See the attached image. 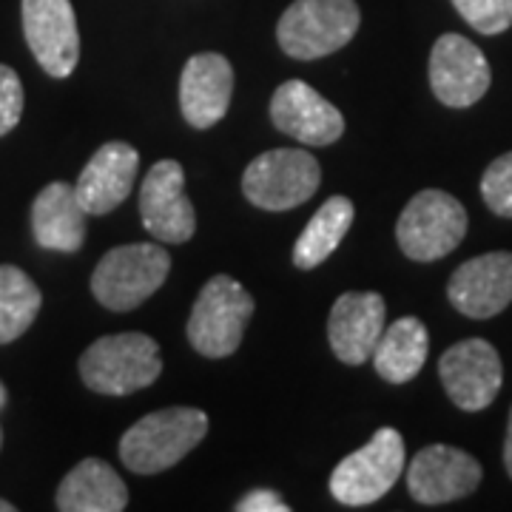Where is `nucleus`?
Listing matches in <instances>:
<instances>
[{"mask_svg": "<svg viewBox=\"0 0 512 512\" xmlns=\"http://www.w3.org/2000/svg\"><path fill=\"white\" fill-rule=\"evenodd\" d=\"M504 464H507V473L512 478V410H510V424H507V439H504Z\"/></svg>", "mask_w": 512, "mask_h": 512, "instance_id": "28", "label": "nucleus"}, {"mask_svg": "<svg viewBox=\"0 0 512 512\" xmlns=\"http://www.w3.org/2000/svg\"><path fill=\"white\" fill-rule=\"evenodd\" d=\"M137 171H140V154L134 146H128L123 140H111L97 148L74 185L83 211L92 217L111 214L131 194Z\"/></svg>", "mask_w": 512, "mask_h": 512, "instance_id": "17", "label": "nucleus"}, {"mask_svg": "<svg viewBox=\"0 0 512 512\" xmlns=\"http://www.w3.org/2000/svg\"><path fill=\"white\" fill-rule=\"evenodd\" d=\"M163 373L160 345L146 333H114L92 342L80 356V379L103 396H128Z\"/></svg>", "mask_w": 512, "mask_h": 512, "instance_id": "2", "label": "nucleus"}, {"mask_svg": "<svg viewBox=\"0 0 512 512\" xmlns=\"http://www.w3.org/2000/svg\"><path fill=\"white\" fill-rule=\"evenodd\" d=\"M86 211L69 183H49L32 205V234L46 251L74 254L86 242Z\"/></svg>", "mask_w": 512, "mask_h": 512, "instance_id": "19", "label": "nucleus"}, {"mask_svg": "<svg viewBox=\"0 0 512 512\" xmlns=\"http://www.w3.org/2000/svg\"><path fill=\"white\" fill-rule=\"evenodd\" d=\"M23 35L40 63L52 77H69L80 60V32L72 0H23Z\"/></svg>", "mask_w": 512, "mask_h": 512, "instance_id": "11", "label": "nucleus"}, {"mask_svg": "<svg viewBox=\"0 0 512 512\" xmlns=\"http://www.w3.org/2000/svg\"><path fill=\"white\" fill-rule=\"evenodd\" d=\"M450 305L467 319H493L512 302V254L493 251L458 265L447 285Z\"/></svg>", "mask_w": 512, "mask_h": 512, "instance_id": "15", "label": "nucleus"}, {"mask_svg": "<svg viewBox=\"0 0 512 512\" xmlns=\"http://www.w3.org/2000/svg\"><path fill=\"white\" fill-rule=\"evenodd\" d=\"M234 97V69L228 57L217 52H202L185 63L180 77V109L188 126H217L228 114Z\"/></svg>", "mask_w": 512, "mask_h": 512, "instance_id": "18", "label": "nucleus"}, {"mask_svg": "<svg viewBox=\"0 0 512 512\" xmlns=\"http://www.w3.org/2000/svg\"><path fill=\"white\" fill-rule=\"evenodd\" d=\"M493 72L484 52L461 35H441L430 52V86L444 106L470 109L487 94Z\"/></svg>", "mask_w": 512, "mask_h": 512, "instance_id": "12", "label": "nucleus"}, {"mask_svg": "<svg viewBox=\"0 0 512 512\" xmlns=\"http://www.w3.org/2000/svg\"><path fill=\"white\" fill-rule=\"evenodd\" d=\"M439 376L450 402L458 410L478 413L490 407L504 382V367L498 350L484 339H464L444 350L439 362Z\"/></svg>", "mask_w": 512, "mask_h": 512, "instance_id": "10", "label": "nucleus"}, {"mask_svg": "<svg viewBox=\"0 0 512 512\" xmlns=\"http://www.w3.org/2000/svg\"><path fill=\"white\" fill-rule=\"evenodd\" d=\"M55 504L63 512H123L128 507V487L111 464L83 458L60 481Z\"/></svg>", "mask_w": 512, "mask_h": 512, "instance_id": "20", "label": "nucleus"}, {"mask_svg": "<svg viewBox=\"0 0 512 512\" xmlns=\"http://www.w3.org/2000/svg\"><path fill=\"white\" fill-rule=\"evenodd\" d=\"M40 305L43 296L32 276L15 265H0V345L15 342L32 328Z\"/></svg>", "mask_w": 512, "mask_h": 512, "instance_id": "23", "label": "nucleus"}, {"mask_svg": "<svg viewBox=\"0 0 512 512\" xmlns=\"http://www.w3.org/2000/svg\"><path fill=\"white\" fill-rule=\"evenodd\" d=\"M322 168L302 148H274L254 157L242 174L245 200L262 211H291L319 191Z\"/></svg>", "mask_w": 512, "mask_h": 512, "instance_id": "6", "label": "nucleus"}, {"mask_svg": "<svg viewBox=\"0 0 512 512\" xmlns=\"http://www.w3.org/2000/svg\"><path fill=\"white\" fill-rule=\"evenodd\" d=\"M140 217L160 242L180 245L197 231V211L185 194V171L177 160H160L148 168L140 185Z\"/></svg>", "mask_w": 512, "mask_h": 512, "instance_id": "9", "label": "nucleus"}, {"mask_svg": "<svg viewBox=\"0 0 512 512\" xmlns=\"http://www.w3.org/2000/svg\"><path fill=\"white\" fill-rule=\"evenodd\" d=\"M291 507L274 490H254L237 501V512H288Z\"/></svg>", "mask_w": 512, "mask_h": 512, "instance_id": "27", "label": "nucleus"}, {"mask_svg": "<svg viewBox=\"0 0 512 512\" xmlns=\"http://www.w3.org/2000/svg\"><path fill=\"white\" fill-rule=\"evenodd\" d=\"M251 316L254 296L248 288L225 274L211 276L191 308L188 342L208 359H225L239 350Z\"/></svg>", "mask_w": 512, "mask_h": 512, "instance_id": "5", "label": "nucleus"}, {"mask_svg": "<svg viewBox=\"0 0 512 512\" xmlns=\"http://www.w3.org/2000/svg\"><path fill=\"white\" fill-rule=\"evenodd\" d=\"M0 447H3V427H0Z\"/></svg>", "mask_w": 512, "mask_h": 512, "instance_id": "31", "label": "nucleus"}, {"mask_svg": "<svg viewBox=\"0 0 512 512\" xmlns=\"http://www.w3.org/2000/svg\"><path fill=\"white\" fill-rule=\"evenodd\" d=\"M430 336L416 316H402L384 328L379 345L373 350V367L387 384H404L416 379L427 362Z\"/></svg>", "mask_w": 512, "mask_h": 512, "instance_id": "21", "label": "nucleus"}, {"mask_svg": "<svg viewBox=\"0 0 512 512\" xmlns=\"http://www.w3.org/2000/svg\"><path fill=\"white\" fill-rule=\"evenodd\" d=\"M481 197L498 217L512 220V151L490 163L481 177Z\"/></svg>", "mask_w": 512, "mask_h": 512, "instance_id": "25", "label": "nucleus"}, {"mask_svg": "<svg viewBox=\"0 0 512 512\" xmlns=\"http://www.w3.org/2000/svg\"><path fill=\"white\" fill-rule=\"evenodd\" d=\"M0 512H15V504H12V501H3V498H0Z\"/></svg>", "mask_w": 512, "mask_h": 512, "instance_id": "29", "label": "nucleus"}, {"mask_svg": "<svg viewBox=\"0 0 512 512\" xmlns=\"http://www.w3.org/2000/svg\"><path fill=\"white\" fill-rule=\"evenodd\" d=\"M359 23L356 0H293L276 23V40L293 60H319L348 46Z\"/></svg>", "mask_w": 512, "mask_h": 512, "instance_id": "4", "label": "nucleus"}, {"mask_svg": "<svg viewBox=\"0 0 512 512\" xmlns=\"http://www.w3.org/2000/svg\"><path fill=\"white\" fill-rule=\"evenodd\" d=\"M6 399H9V396H6V387H3V384H0V410H3V407H6Z\"/></svg>", "mask_w": 512, "mask_h": 512, "instance_id": "30", "label": "nucleus"}, {"mask_svg": "<svg viewBox=\"0 0 512 512\" xmlns=\"http://www.w3.org/2000/svg\"><path fill=\"white\" fill-rule=\"evenodd\" d=\"M274 126L305 146H330L345 134V117L305 80H285L271 97Z\"/></svg>", "mask_w": 512, "mask_h": 512, "instance_id": "14", "label": "nucleus"}, {"mask_svg": "<svg viewBox=\"0 0 512 512\" xmlns=\"http://www.w3.org/2000/svg\"><path fill=\"white\" fill-rule=\"evenodd\" d=\"M353 217H356V208H353V202L348 197H330L313 214L311 222L305 225V231L296 239V245H293V265L302 268V271L319 268L342 245V239L348 237Z\"/></svg>", "mask_w": 512, "mask_h": 512, "instance_id": "22", "label": "nucleus"}, {"mask_svg": "<svg viewBox=\"0 0 512 512\" xmlns=\"http://www.w3.org/2000/svg\"><path fill=\"white\" fill-rule=\"evenodd\" d=\"M404 473V439L399 430L382 427L362 450L339 461L330 476V493L345 507H367L379 501Z\"/></svg>", "mask_w": 512, "mask_h": 512, "instance_id": "8", "label": "nucleus"}, {"mask_svg": "<svg viewBox=\"0 0 512 512\" xmlns=\"http://www.w3.org/2000/svg\"><path fill=\"white\" fill-rule=\"evenodd\" d=\"M481 464L470 453L450 444H430L407 467V490L419 504H447L476 493Z\"/></svg>", "mask_w": 512, "mask_h": 512, "instance_id": "13", "label": "nucleus"}, {"mask_svg": "<svg viewBox=\"0 0 512 512\" xmlns=\"http://www.w3.org/2000/svg\"><path fill=\"white\" fill-rule=\"evenodd\" d=\"M23 83L15 69L0 63V137H6L20 123L23 114Z\"/></svg>", "mask_w": 512, "mask_h": 512, "instance_id": "26", "label": "nucleus"}, {"mask_svg": "<svg viewBox=\"0 0 512 512\" xmlns=\"http://www.w3.org/2000/svg\"><path fill=\"white\" fill-rule=\"evenodd\" d=\"M208 433V416L197 407H165L128 427L120 458L137 476H157L180 464Z\"/></svg>", "mask_w": 512, "mask_h": 512, "instance_id": "1", "label": "nucleus"}, {"mask_svg": "<svg viewBox=\"0 0 512 512\" xmlns=\"http://www.w3.org/2000/svg\"><path fill=\"white\" fill-rule=\"evenodd\" d=\"M467 237V211L464 205L439 188L419 191L404 205L396 222V239L404 256L416 262H436L453 254Z\"/></svg>", "mask_w": 512, "mask_h": 512, "instance_id": "7", "label": "nucleus"}, {"mask_svg": "<svg viewBox=\"0 0 512 512\" xmlns=\"http://www.w3.org/2000/svg\"><path fill=\"white\" fill-rule=\"evenodd\" d=\"M171 274V256L160 245L131 242L111 248L92 274L94 299L109 311L126 313L140 308L148 296L163 288Z\"/></svg>", "mask_w": 512, "mask_h": 512, "instance_id": "3", "label": "nucleus"}, {"mask_svg": "<svg viewBox=\"0 0 512 512\" xmlns=\"http://www.w3.org/2000/svg\"><path fill=\"white\" fill-rule=\"evenodd\" d=\"M458 15L481 35H501L512 23V0H453Z\"/></svg>", "mask_w": 512, "mask_h": 512, "instance_id": "24", "label": "nucleus"}, {"mask_svg": "<svg viewBox=\"0 0 512 512\" xmlns=\"http://www.w3.org/2000/svg\"><path fill=\"white\" fill-rule=\"evenodd\" d=\"M384 299L376 291H348L328 316L330 350L342 365H365L384 333Z\"/></svg>", "mask_w": 512, "mask_h": 512, "instance_id": "16", "label": "nucleus"}]
</instances>
